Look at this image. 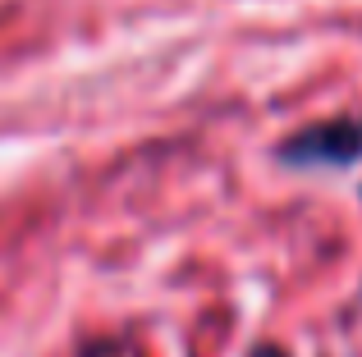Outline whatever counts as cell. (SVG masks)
Instances as JSON below:
<instances>
[{"mask_svg":"<svg viewBox=\"0 0 362 357\" xmlns=\"http://www.w3.org/2000/svg\"><path fill=\"white\" fill-rule=\"evenodd\" d=\"M275 165L284 170H354L362 161V115H335V119H312L284 133L271 147Z\"/></svg>","mask_w":362,"mask_h":357,"instance_id":"cell-1","label":"cell"},{"mask_svg":"<svg viewBox=\"0 0 362 357\" xmlns=\"http://www.w3.org/2000/svg\"><path fill=\"white\" fill-rule=\"evenodd\" d=\"M247 357H289V353H284V349H275V344H257V349L247 353Z\"/></svg>","mask_w":362,"mask_h":357,"instance_id":"cell-2","label":"cell"},{"mask_svg":"<svg viewBox=\"0 0 362 357\" xmlns=\"http://www.w3.org/2000/svg\"><path fill=\"white\" fill-rule=\"evenodd\" d=\"M358 197H362V188H358Z\"/></svg>","mask_w":362,"mask_h":357,"instance_id":"cell-3","label":"cell"}]
</instances>
